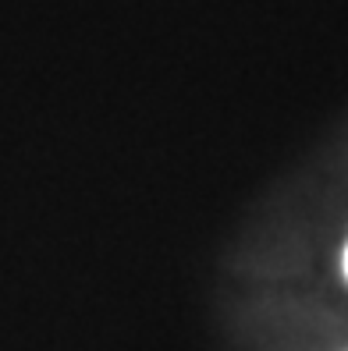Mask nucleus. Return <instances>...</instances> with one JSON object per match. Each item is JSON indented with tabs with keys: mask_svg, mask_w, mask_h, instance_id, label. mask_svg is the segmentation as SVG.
<instances>
[{
	"mask_svg": "<svg viewBox=\"0 0 348 351\" xmlns=\"http://www.w3.org/2000/svg\"><path fill=\"white\" fill-rule=\"evenodd\" d=\"M345 277H348V249H345Z\"/></svg>",
	"mask_w": 348,
	"mask_h": 351,
	"instance_id": "obj_1",
	"label": "nucleus"
}]
</instances>
